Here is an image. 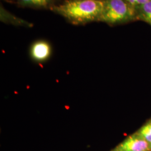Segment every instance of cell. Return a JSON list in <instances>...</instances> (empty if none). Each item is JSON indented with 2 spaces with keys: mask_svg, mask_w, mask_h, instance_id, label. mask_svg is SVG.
<instances>
[{
  "mask_svg": "<svg viewBox=\"0 0 151 151\" xmlns=\"http://www.w3.org/2000/svg\"><path fill=\"white\" fill-rule=\"evenodd\" d=\"M137 133L151 146V120L143 125Z\"/></svg>",
  "mask_w": 151,
  "mask_h": 151,
  "instance_id": "obj_7",
  "label": "cell"
},
{
  "mask_svg": "<svg viewBox=\"0 0 151 151\" xmlns=\"http://www.w3.org/2000/svg\"><path fill=\"white\" fill-rule=\"evenodd\" d=\"M151 146L137 133L130 135L118 146L115 151H148Z\"/></svg>",
  "mask_w": 151,
  "mask_h": 151,
  "instance_id": "obj_3",
  "label": "cell"
},
{
  "mask_svg": "<svg viewBox=\"0 0 151 151\" xmlns=\"http://www.w3.org/2000/svg\"><path fill=\"white\" fill-rule=\"evenodd\" d=\"M20 4L27 6H31L35 7H47L50 3V0H18Z\"/></svg>",
  "mask_w": 151,
  "mask_h": 151,
  "instance_id": "obj_6",
  "label": "cell"
},
{
  "mask_svg": "<svg viewBox=\"0 0 151 151\" xmlns=\"http://www.w3.org/2000/svg\"><path fill=\"white\" fill-rule=\"evenodd\" d=\"M133 7H137L148 2L151 0H124Z\"/></svg>",
  "mask_w": 151,
  "mask_h": 151,
  "instance_id": "obj_8",
  "label": "cell"
},
{
  "mask_svg": "<svg viewBox=\"0 0 151 151\" xmlns=\"http://www.w3.org/2000/svg\"><path fill=\"white\" fill-rule=\"evenodd\" d=\"M137 7L138 9L139 17L141 20L151 25V1Z\"/></svg>",
  "mask_w": 151,
  "mask_h": 151,
  "instance_id": "obj_5",
  "label": "cell"
},
{
  "mask_svg": "<svg viewBox=\"0 0 151 151\" xmlns=\"http://www.w3.org/2000/svg\"><path fill=\"white\" fill-rule=\"evenodd\" d=\"M99 20L111 24L128 22L134 16L133 7L124 0H106Z\"/></svg>",
  "mask_w": 151,
  "mask_h": 151,
  "instance_id": "obj_2",
  "label": "cell"
},
{
  "mask_svg": "<svg viewBox=\"0 0 151 151\" xmlns=\"http://www.w3.org/2000/svg\"><path fill=\"white\" fill-rule=\"evenodd\" d=\"M51 52L50 45L45 40L35 42L30 48V54L32 59L37 62H43L48 59Z\"/></svg>",
  "mask_w": 151,
  "mask_h": 151,
  "instance_id": "obj_4",
  "label": "cell"
},
{
  "mask_svg": "<svg viewBox=\"0 0 151 151\" xmlns=\"http://www.w3.org/2000/svg\"><path fill=\"white\" fill-rule=\"evenodd\" d=\"M104 5L101 0H66L53 10L73 24H84L99 21Z\"/></svg>",
  "mask_w": 151,
  "mask_h": 151,
  "instance_id": "obj_1",
  "label": "cell"
}]
</instances>
